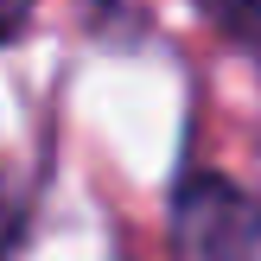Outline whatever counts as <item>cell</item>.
Instances as JSON below:
<instances>
[{"mask_svg": "<svg viewBox=\"0 0 261 261\" xmlns=\"http://www.w3.org/2000/svg\"><path fill=\"white\" fill-rule=\"evenodd\" d=\"M172 249L185 261H249L261 249V204L223 172H191L172 191Z\"/></svg>", "mask_w": 261, "mask_h": 261, "instance_id": "1", "label": "cell"}, {"mask_svg": "<svg viewBox=\"0 0 261 261\" xmlns=\"http://www.w3.org/2000/svg\"><path fill=\"white\" fill-rule=\"evenodd\" d=\"M19 236H25V204L0 191V261H7L13 249H19Z\"/></svg>", "mask_w": 261, "mask_h": 261, "instance_id": "2", "label": "cell"}, {"mask_svg": "<svg viewBox=\"0 0 261 261\" xmlns=\"http://www.w3.org/2000/svg\"><path fill=\"white\" fill-rule=\"evenodd\" d=\"M19 25H25V13H0V38H7V32H19Z\"/></svg>", "mask_w": 261, "mask_h": 261, "instance_id": "3", "label": "cell"}]
</instances>
